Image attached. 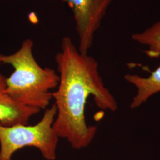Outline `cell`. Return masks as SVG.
Returning <instances> with one entry per match:
<instances>
[{
  "label": "cell",
  "mask_w": 160,
  "mask_h": 160,
  "mask_svg": "<svg viewBox=\"0 0 160 160\" xmlns=\"http://www.w3.org/2000/svg\"><path fill=\"white\" fill-rule=\"evenodd\" d=\"M6 78L0 74V125L4 126L28 125L30 119L40 110L24 106L12 100L5 92Z\"/></svg>",
  "instance_id": "obj_5"
},
{
  "label": "cell",
  "mask_w": 160,
  "mask_h": 160,
  "mask_svg": "<svg viewBox=\"0 0 160 160\" xmlns=\"http://www.w3.org/2000/svg\"><path fill=\"white\" fill-rule=\"evenodd\" d=\"M132 39L145 46L146 55L151 58L160 57V20L141 32L132 35Z\"/></svg>",
  "instance_id": "obj_7"
},
{
  "label": "cell",
  "mask_w": 160,
  "mask_h": 160,
  "mask_svg": "<svg viewBox=\"0 0 160 160\" xmlns=\"http://www.w3.org/2000/svg\"><path fill=\"white\" fill-rule=\"evenodd\" d=\"M125 79L137 88V92L132 99L131 108H137L154 94L160 92V65L147 77L127 74Z\"/></svg>",
  "instance_id": "obj_6"
},
{
  "label": "cell",
  "mask_w": 160,
  "mask_h": 160,
  "mask_svg": "<svg viewBox=\"0 0 160 160\" xmlns=\"http://www.w3.org/2000/svg\"><path fill=\"white\" fill-rule=\"evenodd\" d=\"M33 46V41L27 39L15 53L0 54V63L10 64L14 69L6 78L5 92L20 104L45 110L52 100L51 90L57 88L59 77L55 70L42 68L38 63Z\"/></svg>",
  "instance_id": "obj_2"
},
{
  "label": "cell",
  "mask_w": 160,
  "mask_h": 160,
  "mask_svg": "<svg viewBox=\"0 0 160 160\" xmlns=\"http://www.w3.org/2000/svg\"><path fill=\"white\" fill-rule=\"evenodd\" d=\"M55 59L59 81L57 90L52 92L57 110L53 129L72 148H85L92 143L97 131L96 126H88L86 122L88 98L92 96L96 106L103 110L114 112L118 103L103 83L97 61L82 54L69 37L62 39L61 51Z\"/></svg>",
  "instance_id": "obj_1"
},
{
  "label": "cell",
  "mask_w": 160,
  "mask_h": 160,
  "mask_svg": "<svg viewBox=\"0 0 160 160\" xmlns=\"http://www.w3.org/2000/svg\"><path fill=\"white\" fill-rule=\"evenodd\" d=\"M71 7L79 39V51L88 54L112 0H61Z\"/></svg>",
  "instance_id": "obj_4"
},
{
  "label": "cell",
  "mask_w": 160,
  "mask_h": 160,
  "mask_svg": "<svg viewBox=\"0 0 160 160\" xmlns=\"http://www.w3.org/2000/svg\"><path fill=\"white\" fill-rule=\"evenodd\" d=\"M57 113L55 104L45 110L41 120L36 125H0V160H12L20 149L32 147L38 149L46 160H55L59 138L53 128Z\"/></svg>",
  "instance_id": "obj_3"
}]
</instances>
